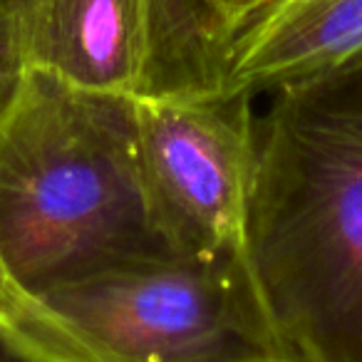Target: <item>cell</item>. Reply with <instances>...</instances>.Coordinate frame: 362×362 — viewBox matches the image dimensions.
Returning a JSON list of instances; mask_svg holds the SVG:
<instances>
[{
  "label": "cell",
  "instance_id": "6da1fadb",
  "mask_svg": "<svg viewBox=\"0 0 362 362\" xmlns=\"http://www.w3.org/2000/svg\"><path fill=\"white\" fill-rule=\"evenodd\" d=\"M174 253L154 226L139 97L28 70L0 117V271L23 296Z\"/></svg>",
  "mask_w": 362,
  "mask_h": 362
},
{
  "label": "cell",
  "instance_id": "7a4b0ae2",
  "mask_svg": "<svg viewBox=\"0 0 362 362\" xmlns=\"http://www.w3.org/2000/svg\"><path fill=\"white\" fill-rule=\"evenodd\" d=\"M246 258L300 362H362V70L273 95Z\"/></svg>",
  "mask_w": 362,
  "mask_h": 362
},
{
  "label": "cell",
  "instance_id": "3957f363",
  "mask_svg": "<svg viewBox=\"0 0 362 362\" xmlns=\"http://www.w3.org/2000/svg\"><path fill=\"white\" fill-rule=\"evenodd\" d=\"M37 303L100 362H300L246 251L169 253L67 283Z\"/></svg>",
  "mask_w": 362,
  "mask_h": 362
},
{
  "label": "cell",
  "instance_id": "277c9868",
  "mask_svg": "<svg viewBox=\"0 0 362 362\" xmlns=\"http://www.w3.org/2000/svg\"><path fill=\"white\" fill-rule=\"evenodd\" d=\"M251 95L139 97V149L154 226L179 256L246 251L258 161Z\"/></svg>",
  "mask_w": 362,
  "mask_h": 362
},
{
  "label": "cell",
  "instance_id": "5b68a950",
  "mask_svg": "<svg viewBox=\"0 0 362 362\" xmlns=\"http://www.w3.org/2000/svg\"><path fill=\"white\" fill-rule=\"evenodd\" d=\"M28 70L139 97L146 0H11Z\"/></svg>",
  "mask_w": 362,
  "mask_h": 362
},
{
  "label": "cell",
  "instance_id": "8992f818",
  "mask_svg": "<svg viewBox=\"0 0 362 362\" xmlns=\"http://www.w3.org/2000/svg\"><path fill=\"white\" fill-rule=\"evenodd\" d=\"M357 70L362 0H278L238 33L223 95H276Z\"/></svg>",
  "mask_w": 362,
  "mask_h": 362
},
{
  "label": "cell",
  "instance_id": "52a82bcc",
  "mask_svg": "<svg viewBox=\"0 0 362 362\" xmlns=\"http://www.w3.org/2000/svg\"><path fill=\"white\" fill-rule=\"evenodd\" d=\"M236 35L221 0H146L139 97L223 95Z\"/></svg>",
  "mask_w": 362,
  "mask_h": 362
},
{
  "label": "cell",
  "instance_id": "ba28073f",
  "mask_svg": "<svg viewBox=\"0 0 362 362\" xmlns=\"http://www.w3.org/2000/svg\"><path fill=\"white\" fill-rule=\"evenodd\" d=\"M0 362H100L0 271Z\"/></svg>",
  "mask_w": 362,
  "mask_h": 362
},
{
  "label": "cell",
  "instance_id": "9c48e42d",
  "mask_svg": "<svg viewBox=\"0 0 362 362\" xmlns=\"http://www.w3.org/2000/svg\"><path fill=\"white\" fill-rule=\"evenodd\" d=\"M25 72L28 67L13 3L0 0V117L6 115L11 102L16 100Z\"/></svg>",
  "mask_w": 362,
  "mask_h": 362
},
{
  "label": "cell",
  "instance_id": "30bf717a",
  "mask_svg": "<svg viewBox=\"0 0 362 362\" xmlns=\"http://www.w3.org/2000/svg\"><path fill=\"white\" fill-rule=\"evenodd\" d=\"M221 3H223V8H226L236 33H241L253 18L261 16L266 8H271L273 3H278V0H221Z\"/></svg>",
  "mask_w": 362,
  "mask_h": 362
}]
</instances>
